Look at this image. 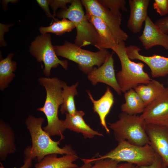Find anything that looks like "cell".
Listing matches in <instances>:
<instances>
[{
    "label": "cell",
    "instance_id": "obj_34",
    "mask_svg": "<svg viewBox=\"0 0 168 168\" xmlns=\"http://www.w3.org/2000/svg\"><path fill=\"white\" fill-rule=\"evenodd\" d=\"M117 168H139V166L133 164L125 162L118 164Z\"/></svg>",
    "mask_w": 168,
    "mask_h": 168
},
{
    "label": "cell",
    "instance_id": "obj_11",
    "mask_svg": "<svg viewBox=\"0 0 168 168\" xmlns=\"http://www.w3.org/2000/svg\"><path fill=\"white\" fill-rule=\"evenodd\" d=\"M114 63L112 54L109 52L103 64L98 68L94 67L87 74L88 78L93 85L104 83L120 95L122 92L117 80Z\"/></svg>",
    "mask_w": 168,
    "mask_h": 168
},
{
    "label": "cell",
    "instance_id": "obj_4",
    "mask_svg": "<svg viewBox=\"0 0 168 168\" xmlns=\"http://www.w3.org/2000/svg\"><path fill=\"white\" fill-rule=\"evenodd\" d=\"M156 152L149 144L139 146L126 140L118 141L117 146L104 155L92 159H81L84 163H91L102 159L109 158L118 161L125 162L139 167L148 165L153 161Z\"/></svg>",
    "mask_w": 168,
    "mask_h": 168
},
{
    "label": "cell",
    "instance_id": "obj_28",
    "mask_svg": "<svg viewBox=\"0 0 168 168\" xmlns=\"http://www.w3.org/2000/svg\"><path fill=\"white\" fill-rule=\"evenodd\" d=\"M153 6L161 16H165L168 14V0H155Z\"/></svg>",
    "mask_w": 168,
    "mask_h": 168
},
{
    "label": "cell",
    "instance_id": "obj_24",
    "mask_svg": "<svg viewBox=\"0 0 168 168\" xmlns=\"http://www.w3.org/2000/svg\"><path fill=\"white\" fill-rule=\"evenodd\" d=\"M78 85L77 83L70 86L66 83L62 82V96L63 103L61 105L60 111L62 114L68 113L74 114L76 110L74 101V97L77 95V87Z\"/></svg>",
    "mask_w": 168,
    "mask_h": 168
},
{
    "label": "cell",
    "instance_id": "obj_13",
    "mask_svg": "<svg viewBox=\"0 0 168 168\" xmlns=\"http://www.w3.org/2000/svg\"><path fill=\"white\" fill-rule=\"evenodd\" d=\"M146 130L149 144L168 168V126L147 124Z\"/></svg>",
    "mask_w": 168,
    "mask_h": 168
},
{
    "label": "cell",
    "instance_id": "obj_14",
    "mask_svg": "<svg viewBox=\"0 0 168 168\" xmlns=\"http://www.w3.org/2000/svg\"><path fill=\"white\" fill-rule=\"evenodd\" d=\"M144 27L139 40L146 49L156 46L162 47L168 50V35L163 33L147 16L145 21Z\"/></svg>",
    "mask_w": 168,
    "mask_h": 168
},
{
    "label": "cell",
    "instance_id": "obj_7",
    "mask_svg": "<svg viewBox=\"0 0 168 168\" xmlns=\"http://www.w3.org/2000/svg\"><path fill=\"white\" fill-rule=\"evenodd\" d=\"M57 56L66 58L78 64L79 69L88 74L94 66H100L109 52L106 49L93 52L82 49L74 43L65 41L62 45L53 46Z\"/></svg>",
    "mask_w": 168,
    "mask_h": 168
},
{
    "label": "cell",
    "instance_id": "obj_8",
    "mask_svg": "<svg viewBox=\"0 0 168 168\" xmlns=\"http://www.w3.org/2000/svg\"><path fill=\"white\" fill-rule=\"evenodd\" d=\"M29 50L38 62L44 63V68L43 72L46 77L50 75L52 68H56L59 65L65 69L68 68L67 60L60 59L57 57L49 33L41 34L37 36L31 43Z\"/></svg>",
    "mask_w": 168,
    "mask_h": 168
},
{
    "label": "cell",
    "instance_id": "obj_25",
    "mask_svg": "<svg viewBox=\"0 0 168 168\" xmlns=\"http://www.w3.org/2000/svg\"><path fill=\"white\" fill-rule=\"evenodd\" d=\"M75 28L72 22L67 19L63 18L61 20H57L55 21L49 26H41L39 28V30L42 34L51 33L60 35L71 31Z\"/></svg>",
    "mask_w": 168,
    "mask_h": 168
},
{
    "label": "cell",
    "instance_id": "obj_18",
    "mask_svg": "<svg viewBox=\"0 0 168 168\" xmlns=\"http://www.w3.org/2000/svg\"><path fill=\"white\" fill-rule=\"evenodd\" d=\"M89 97L93 105L94 112L99 116L100 124L108 134L110 133V130L107 126L105 121L106 118L114 103L113 95L110 88L108 87L106 91L99 100L93 99L89 91H87Z\"/></svg>",
    "mask_w": 168,
    "mask_h": 168
},
{
    "label": "cell",
    "instance_id": "obj_12",
    "mask_svg": "<svg viewBox=\"0 0 168 168\" xmlns=\"http://www.w3.org/2000/svg\"><path fill=\"white\" fill-rule=\"evenodd\" d=\"M126 49L130 59L139 60L148 66L152 77H162L168 74V57L156 54L151 56L141 55L139 53L140 48L133 45L126 46Z\"/></svg>",
    "mask_w": 168,
    "mask_h": 168
},
{
    "label": "cell",
    "instance_id": "obj_9",
    "mask_svg": "<svg viewBox=\"0 0 168 168\" xmlns=\"http://www.w3.org/2000/svg\"><path fill=\"white\" fill-rule=\"evenodd\" d=\"M86 12L102 20L108 26L118 44L124 42L128 37L127 34L120 27L122 19L114 15L107 7L97 0H82Z\"/></svg>",
    "mask_w": 168,
    "mask_h": 168
},
{
    "label": "cell",
    "instance_id": "obj_32",
    "mask_svg": "<svg viewBox=\"0 0 168 168\" xmlns=\"http://www.w3.org/2000/svg\"><path fill=\"white\" fill-rule=\"evenodd\" d=\"M36 2L38 5L44 10L48 17L52 18L55 21L57 20L53 17V15H52L50 12L49 8V0H37Z\"/></svg>",
    "mask_w": 168,
    "mask_h": 168
},
{
    "label": "cell",
    "instance_id": "obj_1",
    "mask_svg": "<svg viewBox=\"0 0 168 168\" xmlns=\"http://www.w3.org/2000/svg\"><path fill=\"white\" fill-rule=\"evenodd\" d=\"M44 119L29 115L25 123L31 139L32 146L26 148L24 151V158L29 157L33 160L37 159L40 161L47 155L55 154L61 155L76 154L70 145L62 148L59 145L61 140L55 141L42 128Z\"/></svg>",
    "mask_w": 168,
    "mask_h": 168
},
{
    "label": "cell",
    "instance_id": "obj_19",
    "mask_svg": "<svg viewBox=\"0 0 168 168\" xmlns=\"http://www.w3.org/2000/svg\"><path fill=\"white\" fill-rule=\"evenodd\" d=\"M14 132L10 125L2 119L0 121V159L4 161L7 156L15 152L16 148L15 144Z\"/></svg>",
    "mask_w": 168,
    "mask_h": 168
},
{
    "label": "cell",
    "instance_id": "obj_3",
    "mask_svg": "<svg viewBox=\"0 0 168 168\" xmlns=\"http://www.w3.org/2000/svg\"><path fill=\"white\" fill-rule=\"evenodd\" d=\"M124 42L118 44L112 50L118 56L120 62L121 69L116 75L118 84L122 92L124 93L138 85L147 84L152 79L143 70L145 64L132 61L128 57Z\"/></svg>",
    "mask_w": 168,
    "mask_h": 168
},
{
    "label": "cell",
    "instance_id": "obj_23",
    "mask_svg": "<svg viewBox=\"0 0 168 168\" xmlns=\"http://www.w3.org/2000/svg\"><path fill=\"white\" fill-rule=\"evenodd\" d=\"M14 54H9L0 61V89L2 91L7 87L15 77L13 72L16 68V63L12 60Z\"/></svg>",
    "mask_w": 168,
    "mask_h": 168
},
{
    "label": "cell",
    "instance_id": "obj_31",
    "mask_svg": "<svg viewBox=\"0 0 168 168\" xmlns=\"http://www.w3.org/2000/svg\"><path fill=\"white\" fill-rule=\"evenodd\" d=\"M155 24L163 33L168 35V16L158 19Z\"/></svg>",
    "mask_w": 168,
    "mask_h": 168
},
{
    "label": "cell",
    "instance_id": "obj_10",
    "mask_svg": "<svg viewBox=\"0 0 168 168\" xmlns=\"http://www.w3.org/2000/svg\"><path fill=\"white\" fill-rule=\"evenodd\" d=\"M141 116L146 124L168 126V87L146 106Z\"/></svg>",
    "mask_w": 168,
    "mask_h": 168
},
{
    "label": "cell",
    "instance_id": "obj_20",
    "mask_svg": "<svg viewBox=\"0 0 168 168\" xmlns=\"http://www.w3.org/2000/svg\"><path fill=\"white\" fill-rule=\"evenodd\" d=\"M78 158L76 154L63 155L58 157L53 154L45 156L40 162L35 165V168H75L78 166L73 162Z\"/></svg>",
    "mask_w": 168,
    "mask_h": 168
},
{
    "label": "cell",
    "instance_id": "obj_33",
    "mask_svg": "<svg viewBox=\"0 0 168 168\" xmlns=\"http://www.w3.org/2000/svg\"><path fill=\"white\" fill-rule=\"evenodd\" d=\"M24 164L19 168H30L32 165L33 160L29 157L24 158ZM0 164L1 165L0 168H6L3 166L2 163L0 162Z\"/></svg>",
    "mask_w": 168,
    "mask_h": 168
},
{
    "label": "cell",
    "instance_id": "obj_16",
    "mask_svg": "<svg viewBox=\"0 0 168 168\" xmlns=\"http://www.w3.org/2000/svg\"><path fill=\"white\" fill-rule=\"evenodd\" d=\"M85 15L97 33L98 43L96 48L99 50L112 49L118 44L108 26L102 20L96 16L86 12Z\"/></svg>",
    "mask_w": 168,
    "mask_h": 168
},
{
    "label": "cell",
    "instance_id": "obj_17",
    "mask_svg": "<svg viewBox=\"0 0 168 168\" xmlns=\"http://www.w3.org/2000/svg\"><path fill=\"white\" fill-rule=\"evenodd\" d=\"M65 114L66 118L63 121L66 129L80 133L86 138H92L95 136H103L102 133L93 130L86 123L83 118L85 113L83 111L77 110L73 114Z\"/></svg>",
    "mask_w": 168,
    "mask_h": 168
},
{
    "label": "cell",
    "instance_id": "obj_5",
    "mask_svg": "<svg viewBox=\"0 0 168 168\" xmlns=\"http://www.w3.org/2000/svg\"><path fill=\"white\" fill-rule=\"evenodd\" d=\"M81 0H73L66 10L56 14L60 18L68 19L74 24L77 30L74 44L78 47L91 45L97 47L98 36L95 27L88 21L84 13Z\"/></svg>",
    "mask_w": 168,
    "mask_h": 168
},
{
    "label": "cell",
    "instance_id": "obj_27",
    "mask_svg": "<svg viewBox=\"0 0 168 168\" xmlns=\"http://www.w3.org/2000/svg\"><path fill=\"white\" fill-rule=\"evenodd\" d=\"M94 165L90 168H117L119 162L114 160L105 158L95 161Z\"/></svg>",
    "mask_w": 168,
    "mask_h": 168
},
{
    "label": "cell",
    "instance_id": "obj_15",
    "mask_svg": "<svg viewBox=\"0 0 168 168\" xmlns=\"http://www.w3.org/2000/svg\"><path fill=\"white\" fill-rule=\"evenodd\" d=\"M150 0H129L130 14L127 26L133 33L140 32L148 16L147 9Z\"/></svg>",
    "mask_w": 168,
    "mask_h": 168
},
{
    "label": "cell",
    "instance_id": "obj_6",
    "mask_svg": "<svg viewBox=\"0 0 168 168\" xmlns=\"http://www.w3.org/2000/svg\"><path fill=\"white\" fill-rule=\"evenodd\" d=\"M119 118L114 122L108 123V128L112 130L117 141L125 140L139 146L149 144L146 124L141 115H131L122 112Z\"/></svg>",
    "mask_w": 168,
    "mask_h": 168
},
{
    "label": "cell",
    "instance_id": "obj_35",
    "mask_svg": "<svg viewBox=\"0 0 168 168\" xmlns=\"http://www.w3.org/2000/svg\"><path fill=\"white\" fill-rule=\"evenodd\" d=\"M92 165L91 163H84L82 166L75 168H90Z\"/></svg>",
    "mask_w": 168,
    "mask_h": 168
},
{
    "label": "cell",
    "instance_id": "obj_2",
    "mask_svg": "<svg viewBox=\"0 0 168 168\" xmlns=\"http://www.w3.org/2000/svg\"><path fill=\"white\" fill-rule=\"evenodd\" d=\"M40 83L46 91V97L44 106L37 109L43 112L47 120V125L43 129L50 136H58L60 140L64 139L65 128L63 120L59 119L58 112L59 106L63 103L62 82L57 77H41L38 79Z\"/></svg>",
    "mask_w": 168,
    "mask_h": 168
},
{
    "label": "cell",
    "instance_id": "obj_26",
    "mask_svg": "<svg viewBox=\"0 0 168 168\" xmlns=\"http://www.w3.org/2000/svg\"><path fill=\"white\" fill-rule=\"evenodd\" d=\"M98 1L119 19H122V16L120 10L125 12L128 11L125 0H99Z\"/></svg>",
    "mask_w": 168,
    "mask_h": 168
},
{
    "label": "cell",
    "instance_id": "obj_22",
    "mask_svg": "<svg viewBox=\"0 0 168 168\" xmlns=\"http://www.w3.org/2000/svg\"><path fill=\"white\" fill-rule=\"evenodd\" d=\"M125 102L121 106L123 112L131 115L142 113L146 107L143 101L134 89L124 93Z\"/></svg>",
    "mask_w": 168,
    "mask_h": 168
},
{
    "label": "cell",
    "instance_id": "obj_21",
    "mask_svg": "<svg viewBox=\"0 0 168 168\" xmlns=\"http://www.w3.org/2000/svg\"><path fill=\"white\" fill-rule=\"evenodd\" d=\"M165 88L162 83L156 80H152L147 84L139 85L134 89L146 106L160 95Z\"/></svg>",
    "mask_w": 168,
    "mask_h": 168
},
{
    "label": "cell",
    "instance_id": "obj_29",
    "mask_svg": "<svg viewBox=\"0 0 168 168\" xmlns=\"http://www.w3.org/2000/svg\"><path fill=\"white\" fill-rule=\"evenodd\" d=\"M73 0H49V5L53 10V17L56 16V11L58 8H61L62 10H65L68 8L67 4H71Z\"/></svg>",
    "mask_w": 168,
    "mask_h": 168
},
{
    "label": "cell",
    "instance_id": "obj_30",
    "mask_svg": "<svg viewBox=\"0 0 168 168\" xmlns=\"http://www.w3.org/2000/svg\"><path fill=\"white\" fill-rule=\"evenodd\" d=\"M139 168H167L164 165L161 157L156 152L152 162L148 165L140 166Z\"/></svg>",
    "mask_w": 168,
    "mask_h": 168
}]
</instances>
